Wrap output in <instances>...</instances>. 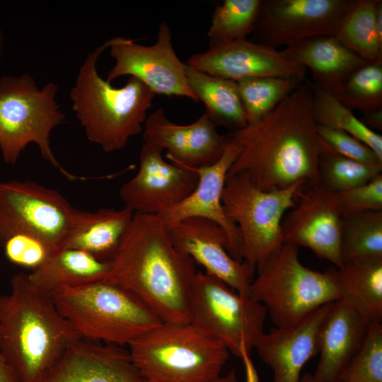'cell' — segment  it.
<instances>
[{"mask_svg":"<svg viewBox=\"0 0 382 382\" xmlns=\"http://www.w3.org/2000/svg\"><path fill=\"white\" fill-rule=\"evenodd\" d=\"M51 296L85 340L123 347L163 323L134 294L105 281L63 288Z\"/></svg>","mask_w":382,"mask_h":382,"instance_id":"cell-5","label":"cell"},{"mask_svg":"<svg viewBox=\"0 0 382 382\" xmlns=\"http://www.w3.org/2000/svg\"><path fill=\"white\" fill-rule=\"evenodd\" d=\"M357 0H262L252 34L276 48L319 35H335Z\"/></svg>","mask_w":382,"mask_h":382,"instance_id":"cell-13","label":"cell"},{"mask_svg":"<svg viewBox=\"0 0 382 382\" xmlns=\"http://www.w3.org/2000/svg\"><path fill=\"white\" fill-rule=\"evenodd\" d=\"M0 382H18L0 349Z\"/></svg>","mask_w":382,"mask_h":382,"instance_id":"cell-40","label":"cell"},{"mask_svg":"<svg viewBox=\"0 0 382 382\" xmlns=\"http://www.w3.org/2000/svg\"><path fill=\"white\" fill-rule=\"evenodd\" d=\"M188 85L204 113L217 127L232 131L248 125L236 81L209 75L185 63Z\"/></svg>","mask_w":382,"mask_h":382,"instance_id":"cell-26","label":"cell"},{"mask_svg":"<svg viewBox=\"0 0 382 382\" xmlns=\"http://www.w3.org/2000/svg\"><path fill=\"white\" fill-rule=\"evenodd\" d=\"M108 50L115 64L107 74V81L128 76L139 80L155 95L186 97L197 102L187 83L185 64L173 48L171 30L166 22L160 23L156 40L151 45L115 37L111 38Z\"/></svg>","mask_w":382,"mask_h":382,"instance_id":"cell-12","label":"cell"},{"mask_svg":"<svg viewBox=\"0 0 382 382\" xmlns=\"http://www.w3.org/2000/svg\"><path fill=\"white\" fill-rule=\"evenodd\" d=\"M149 382H208L220 375L229 351L192 323H162L129 345Z\"/></svg>","mask_w":382,"mask_h":382,"instance_id":"cell-6","label":"cell"},{"mask_svg":"<svg viewBox=\"0 0 382 382\" xmlns=\"http://www.w3.org/2000/svg\"><path fill=\"white\" fill-rule=\"evenodd\" d=\"M110 44L111 39L87 54L69 93L87 139L105 152L123 149L132 137L142 133L156 96L136 78L129 77L117 88L100 76L97 61Z\"/></svg>","mask_w":382,"mask_h":382,"instance_id":"cell-4","label":"cell"},{"mask_svg":"<svg viewBox=\"0 0 382 382\" xmlns=\"http://www.w3.org/2000/svg\"><path fill=\"white\" fill-rule=\"evenodd\" d=\"M306 185L300 180L282 190L265 191L243 173L226 176L223 207L239 230L242 260L254 272L284 243L283 216Z\"/></svg>","mask_w":382,"mask_h":382,"instance_id":"cell-9","label":"cell"},{"mask_svg":"<svg viewBox=\"0 0 382 382\" xmlns=\"http://www.w3.org/2000/svg\"><path fill=\"white\" fill-rule=\"evenodd\" d=\"M195 262L172 243L158 215L134 213L102 280L137 296L163 323L190 322Z\"/></svg>","mask_w":382,"mask_h":382,"instance_id":"cell-2","label":"cell"},{"mask_svg":"<svg viewBox=\"0 0 382 382\" xmlns=\"http://www.w3.org/2000/svg\"><path fill=\"white\" fill-rule=\"evenodd\" d=\"M208 382H239L236 369H231L224 376H218Z\"/></svg>","mask_w":382,"mask_h":382,"instance_id":"cell-41","label":"cell"},{"mask_svg":"<svg viewBox=\"0 0 382 382\" xmlns=\"http://www.w3.org/2000/svg\"><path fill=\"white\" fill-rule=\"evenodd\" d=\"M216 127L205 113L191 124L177 125L159 108L147 116L143 140L166 150L169 162L193 170L216 163L224 153L227 138Z\"/></svg>","mask_w":382,"mask_h":382,"instance_id":"cell-17","label":"cell"},{"mask_svg":"<svg viewBox=\"0 0 382 382\" xmlns=\"http://www.w3.org/2000/svg\"><path fill=\"white\" fill-rule=\"evenodd\" d=\"M134 214L125 207L120 209L100 208L95 212L79 209L64 248L83 250L101 261L110 262Z\"/></svg>","mask_w":382,"mask_h":382,"instance_id":"cell-24","label":"cell"},{"mask_svg":"<svg viewBox=\"0 0 382 382\" xmlns=\"http://www.w3.org/2000/svg\"><path fill=\"white\" fill-rule=\"evenodd\" d=\"M334 96L362 114L382 109V60L366 64Z\"/></svg>","mask_w":382,"mask_h":382,"instance_id":"cell-34","label":"cell"},{"mask_svg":"<svg viewBox=\"0 0 382 382\" xmlns=\"http://www.w3.org/2000/svg\"><path fill=\"white\" fill-rule=\"evenodd\" d=\"M376 32L379 41L382 42V2L379 4L376 11Z\"/></svg>","mask_w":382,"mask_h":382,"instance_id":"cell-42","label":"cell"},{"mask_svg":"<svg viewBox=\"0 0 382 382\" xmlns=\"http://www.w3.org/2000/svg\"><path fill=\"white\" fill-rule=\"evenodd\" d=\"M369 324L345 299L334 302L320 330V359L313 374L318 382L339 380L360 349Z\"/></svg>","mask_w":382,"mask_h":382,"instance_id":"cell-22","label":"cell"},{"mask_svg":"<svg viewBox=\"0 0 382 382\" xmlns=\"http://www.w3.org/2000/svg\"><path fill=\"white\" fill-rule=\"evenodd\" d=\"M281 51L286 58L311 71L315 86L332 95L368 63L332 35L313 37Z\"/></svg>","mask_w":382,"mask_h":382,"instance_id":"cell-23","label":"cell"},{"mask_svg":"<svg viewBox=\"0 0 382 382\" xmlns=\"http://www.w3.org/2000/svg\"><path fill=\"white\" fill-rule=\"evenodd\" d=\"M342 298L369 323L382 320V260L352 261L336 268Z\"/></svg>","mask_w":382,"mask_h":382,"instance_id":"cell-27","label":"cell"},{"mask_svg":"<svg viewBox=\"0 0 382 382\" xmlns=\"http://www.w3.org/2000/svg\"><path fill=\"white\" fill-rule=\"evenodd\" d=\"M311 85L313 115L316 124L349 134L382 158L381 135L366 127L334 95Z\"/></svg>","mask_w":382,"mask_h":382,"instance_id":"cell-30","label":"cell"},{"mask_svg":"<svg viewBox=\"0 0 382 382\" xmlns=\"http://www.w3.org/2000/svg\"><path fill=\"white\" fill-rule=\"evenodd\" d=\"M58 90L54 82L40 88L28 74L0 78V151L4 162L14 165L25 147L35 144L41 156L67 179L83 180L66 170L51 148V133L66 118L56 100Z\"/></svg>","mask_w":382,"mask_h":382,"instance_id":"cell-8","label":"cell"},{"mask_svg":"<svg viewBox=\"0 0 382 382\" xmlns=\"http://www.w3.org/2000/svg\"><path fill=\"white\" fill-rule=\"evenodd\" d=\"M3 45H4V37H3L1 29L0 28V58L2 54Z\"/></svg>","mask_w":382,"mask_h":382,"instance_id":"cell-44","label":"cell"},{"mask_svg":"<svg viewBox=\"0 0 382 382\" xmlns=\"http://www.w3.org/2000/svg\"><path fill=\"white\" fill-rule=\"evenodd\" d=\"M2 248L9 262L32 270L40 267L53 253L42 241L25 234L9 238Z\"/></svg>","mask_w":382,"mask_h":382,"instance_id":"cell-36","label":"cell"},{"mask_svg":"<svg viewBox=\"0 0 382 382\" xmlns=\"http://www.w3.org/2000/svg\"><path fill=\"white\" fill-rule=\"evenodd\" d=\"M109 270L110 262L101 261L83 250L64 248L52 253L28 275L36 287L51 296L63 288L102 281Z\"/></svg>","mask_w":382,"mask_h":382,"instance_id":"cell-25","label":"cell"},{"mask_svg":"<svg viewBox=\"0 0 382 382\" xmlns=\"http://www.w3.org/2000/svg\"><path fill=\"white\" fill-rule=\"evenodd\" d=\"M341 255L343 264L382 260V211L343 216Z\"/></svg>","mask_w":382,"mask_h":382,"instance_id":"cell-29","label":"cell"},{"mask_svg":"<svg viewBox=\"0 0 382 382\" xmlns=\"http://www.w3.org/2000/svg\"><path fill=\"white\" fill-rule=\"evenodd\" d=\"M304 81L262 76L237 81L248 125L257 122L272 112Z\"/></svg>","mask_w":382,"mask_h":382,"instance_id":"cell-31","label":"cell"},{"mask_svg":"<svg viewBox=\"0 0 382 382\" xmlns=\"http://www.w3.org/2000/svg\"><path fill=\"white\" fill-rule=\"evenodd\" d=\"M337 195L343 216L382 211V174L364 185Z\"/></svg>","mask_w":382,"mask_h":382,"instance_id":"cell-38","label":"cell"},{"mask_svg":"<svg viewBox=\"0 0 382 382\" xmlns=\"http://www.w3.org/2000/svg\"><path fill=\"white\" fill-rule=\"evenodd\" d=\"M334 302L325 304L299 323L263 332L255 344L260 359L273 372L272 382H298L307 361L319 352L320 330Z\"/></svg>","mask_w":382,"mask_h":382,"instance_id":"cell-21","label":"cell"},{"mask_svg":"<svg viewBox=\"0 0 382 382\" xmlns=\"http://www.w3.org/2000/svg\"><path fill=\"white\" fill-rule=\"evenodd\" d=\"M262 0H224L215 7L207 35L209 45L246 38L253 33Z\"/></svg>","mask_w":382,"mask_h":382,"instance_id":"cell-32","label":"cell"},{"mask_svg":"<svg viewBox=\"0 0 382 382\" xmlns=\"http://www.w3.org/2000/svg\"><path fill=\"white\" fill-rule=\"evenodd\" d=\"M250 296L262 303L276 328L299 323L318 308L342 298L336 267L318 272L303 265L299 247L284 242L257 270Z\"/></svg>","mask_w":382,"mask_h":382,"instance_id":"cell-7","label":"cell"},{"mask_svg":"<svg viewBox=\"0 0 382 382\" xmlns=\"http://www.w3.org/2000/svg\"><path fill=\"white\" fill-rule=\"evenodd\" d=\"M381 0H357L341 21L335 36L368 63L382 60V42L376 32Z\"/></svg>","mask_w":382,"mask_h":382,"instance_id":"cell-28","label":"cell"},{"mask_svg":"<svg viewBox=\"0 0 382 382\" xmlns=\"http://www.w3.org/2000/svg\"><path fill=\"white\" fill-rule=\"evenodd\" d=\"M343 382H382V325L369 324L364 340L342 374Z\"/></svg>","mask_w":382,"mask_h":382,"instance_id":"cell-35","label":"cell"},{"mask_svg":"<svg viewBox=\"0 0 382 382\" xmlns=\"http://www.w3.org/2000/svg\"><path fill=\"white\" fill-rule=\"evenodd\" d=\"M359 119L373 131L382 129V109L364 113Z\"/></svg>","mask_w":382,"mask_h":382,"instance_id":"cell-39","label":"cell"},{"mask_svg":"<svg viewBox=\"0 0 382 382\" xmlns=\"http://www.w3.org/2000/svg\"><path fill=\"white\" fill-rule=\"evenodd\" d=\"M298 382H318L313 377V374H306L301 376Z\"/></svg>","mask_w":382,"mask_h":382,"instance_id":"cell-43","label":"cell"},{"mask_svg":"<svg viewBox=\"0 0 382 382\" xmlns=\"http://www.w3.org/2000/svg\"><path fill=\"white\" fill-rule=\"evenodd\" d=\"M78 211L59 192L34 181H0V247L25 234L54 253L64 247Z\"/></svg>","mask_w":382,"mask_h":382,"instance_id":"cell-11","label":"cell"},{"mask_svg":"<svg viewBox=\"0 0 382 382\" xmlns=\"http://www.w3.org/2000/svg\"><path fill=\"white\" fill-rule=\"evenodd\" d=\"M334 382H343V381H340V380H337V381H334Z\"/></svg>","mask_w":382,"mask_h":382,"instance_id":"cell-45","label":"cell"},{"mask_svg":"<svg viewBox=\"0 0 382 382\" xmlns=\"http://www.w3.org/2000/svg\"><path fill=\"white\" fill-rule=\"evenodd\" d=\"M174 246L239 294L250 296L254 272L228 253L224 230L206 219H185L168 228Z\"/></svg>","mask_w":382,"mask_h":382,"instance_id":"cell-18","label":"cell"},{"mask_svg":"<svg viewBox=\"0 0 382 382\" xmlns=\"http://www.w3.org/2000/svg\"><path fill=\"white\" fill-rule=\"evenodd\" d=\"M187 64L209 75L238 81L278 76L306 79L307 69L286 58L276 48L248 40L209 45L207 50L192 54Z\"/></svg>","mask_w":382,"mask_h":382,"instance_id":"cell-16","label":"cell"},{"mask_svg":"<svg viewBox=\"0 0 382 382\" xmlns=\"http://www.w3.org/2000/svg\"><path fill=\"white\" fill-rule=\"evenodd\" d=\"M320 183L335 193L364 185L381 174L382 163H361L330 150L319 161Z\"/></svg>","mask_w":382,"mask_h":382,"instance_id":"cell-33","label":"cell"},{"mask_svg":"<svg viewBox=\"0 0 382 382\" xmlns=\"http://www.w3.org/2000/svg\"><path fill=\"white\" fill-rule=\"evenodd\" d=\"M189 311L190 323L243 360L263 334L267 316L262 303L202 272L193 282Z\"/></svg>","mask_w":382,"mask_h":382,"instance_id":"cell-10","label":"cell"},{"mask_svg":"<svg viewBox=\"0 0 382 382\" xmlns=\"http://www.w3.org/2000/svg\"><path fill=\"white\" fill-rule=\"evenodd\" d=\"M33 382H149L122 346L80 339Z\"/></svg>","mask_w":382,"mask_h":382,"instance_id":"cell-20","label":"cell"},{"mask_svg":"<svg viewBox=\"0 0 382 382\" xmlns=\"http://www.w3.org/2000/svg\"><path fill=\"white\" fill-rule=\"evenodd\" d=\"M227 144L222 156L214 163L193 169L198 183L184 200L158 215L167 228L191 217L209 219L218 224L228 240V253L242 262L241 238L236 225L226 215L222 204V192L228 172L240 151L238 144L226 135Z\"/></svg>","mask_w":382,"mask_h":382,"instance_id":"cell-19","label":"cell"},{"mask_svg":"<svg viewBox=\"0 0 382 382\" xmlns=\"http://www.w3.org/2000/svg\"><path fill=\"white\" fill-rule=\"evenodd\" d=\"M163 151L144 143L137 173L120 189L124 207L134 213L160 215L187 198L197 185L195 170L165 161Z\"/></svg>","mask_w":382,"mask_h":382,"instance_id":"cell-15","label":"cell"},{"mask_svg":"<svg viewBox=\"0 0 382 382\" xmlns=\"http://www.w3.org/2000/svg\"><path fill=\"white\" fill-rule=\"evenodd\" d=\"M317 131L335 153L364 163H382V158L370 147L349 134L319 125H317Z\"/></svg>","mask_w":382,"mask_h":382,"instance_id":"cell-37","label":"cell"},{"mask_svg":"<svg viewBox=\"0 0 382 382\" xmlns=\"http://www.w3.org/2000/svg\"><path fill=\"white\" fill-rule=\"evenodd\" d=\"M312 98L311 82L306 79L257 122L229 133L240 151L227 176L243 173L265 191L300 180L319 183L320 158L332 149L318 133Z\"/></svg>","mask_w":382,"mask_h":382,"instance_id":"cell-1","label":"cell"},{"mask_svg":"<svg viewBox=\"0 0 382 382\" xmlns=\"http://www.w3.org/2000/svg\"><path fill=\"white\" fill-rule=\"evenodd\" d=\"M342 221L337 193L320 183L306 185L282 221V233L284 242L308 248L340 268Z\"/></svg>","mask_w":382,"mask_h":382,"instance_id":"cell-14","label":"cell"},{"mask_svg":"<svg viewBox=\"0 0 382 382\" xmlns=\"http://www.w3.org/2000/svg\"><path fill=\"white\" fill-rule=\"evenodd\" d=\"M10 284L0 296V349L18 382H33L81 337L28 274Z\"/></svg>","mask_w":382,"mask_h":382,"instance_id":"cell-3","label":"cell"}]
</instances>
